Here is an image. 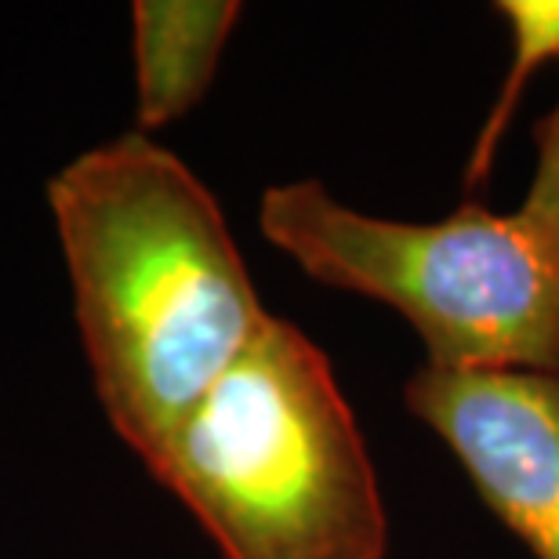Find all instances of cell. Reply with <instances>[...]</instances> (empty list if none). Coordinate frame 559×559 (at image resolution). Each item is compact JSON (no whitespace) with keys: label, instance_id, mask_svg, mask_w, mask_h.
<instances>
[{"label":"cell","instance_id":"cell-5","mask_svg":"<svg viewBox=\"0 0 559 559\" xmlns=\"http://www.w3.org/2000/svg\"><path fill=\"white\" fill-rule=\"evenodd\" d=\"M237 0H135V120L153 135L207 95L222 51L240 22Z\"/></svg>","mask_w":559,"mask_h":559},{"label":"cell","instance_id":"cell-2","mask_svg":"<svg viewBox=\"0 0 559 559\" xmlns=\"http://www.w3.org/2000/svg\"><path fill=\"white\" fill-rule=\"evenodd\" d=\"M222 559H385L374 462L331 360L284 317L145 465Z\"/></svg>","mask_w":559,"mask_h":559},{"label":"cell","instance_id":"cell-3","mask_svg":"<svg viewBox=\"0 0 559 559\" xmlns=\"http://www.w3.org/2000/svg\"><path fill=\"white\" fill-rule=\"evenodd\" d=\"M259 229L309 280L396 309L432 371L559 374V243L520 211L378 218L301 178L265 189Z\"/></svg>","mask_w":559,"mask_h":559},{"label":"cell","instance_id":"cell-4","mask_svg":"<svg viewBox=\"0 0 559 559\" xmlns=\"http://www.w3.org/2000/svg\"><path fill=\"white\" fill-rule=\"evenodd\" d=\"M404 400L534 559H559V374L421 367Z\"/></svg>","mask_w":559,"mask_h":559},{"label":"cell","instance_id":"cell-7","mask_svg":"<svg viewBox=\"0 0 559 559\" xmlns=\"http://www.w3.org/2000/svg\"><path fill=\"white\" fill-rule=\"evenodd\" d=\"M516 211L559 243V103L534 135V171L527 182V197Z\"/></svg>","mask_w":559,"mask_h":559},{"label":"cell","instance_id":"cell-1","mask_svg":"<svg viewBox=\"0 0 559 559\" xmlns=\"http://www.w3.org/2000/svg\"><path fill=\"white\" fill-rule=\"evenodd\" d=\"M48 207L95 396L150 465L273 312L215 193L139 128L73 156Z\"/></svg>","mask_w":559,"mask_h":559},{"label":"cell","instance_id":"cell-6","mask_svg":"<svg viewBox=\"0 0 559 559\" xmlns=\"http://www.w3.org/2000/svg\"><path fill=\"white\" fill-rule=\"evenodd\" d=\"M498 11L506 15L512 29V66L501 81V92L490 106V117L484 120V131L468 153L465 182L479 186L495 164V150L506 135L512 114L520 106L523 87L545 62L559 59V0H501Z\"/></svg>","mask_w":559,"mask_h":559}]
</instances>
